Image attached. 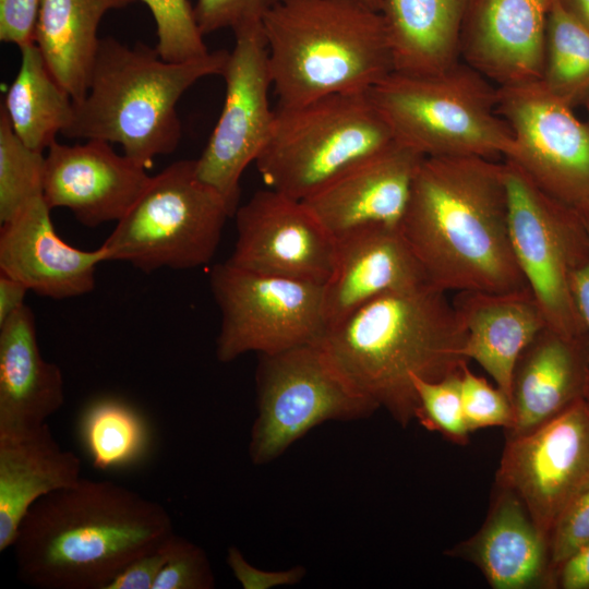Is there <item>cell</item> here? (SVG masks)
<instances>
[{
	"label": "cell",
	"instance_id": "1",
	"mask_svg": "<svg viewBox=\"0 0 589 589\" xmlns=\"http://www.w3.org/2000/svg\"><path fill=\"white\" fill-rule=\"evenodd\" d=\"M399 230L429 284L442 291L528 287L510 242L504 163L424 157Z\"/></svg>",
	"mask_w": 589,
	"mask_h": 589
},
{
	"label": "cell",
	"instance_id": "2",
	"mask_svg": "<svg viewBox=\"0 0 589 589\" xmlns=\"http://www.w3.org/2000/svg\"><path fill=\"white\" fill-rule=\"evenodd\" d=\"M175 534L159 503L108 480L81 478L38 500L14 543L19 577L43 589H106Z\"/></svg>",
	"mask_w": 589,
	"mask_h": 589
},
{
	"label": "cell",
	"instance_id": "3",
	"mask_svg": "<svg viewBox=\"0 0 589 589\" xmlns=\"http://www.w3.org/2000/svg\"><path fill=\"white\" fill-rule=\"evenodd\" d=\"M466 338L447 292L425 284L364 303L320 345L353 392L407 426L419 406L412 375L434 382L460 372Z\"/></svg>",
	"mask_w": 589,
	"mask_h": 589
},
{
	"label": "cell",
	"instance_id": "4",
	"mask_svg": "<svg viewBox=\"0 0 589 589\" xmlns=\"http://www.w3.org/2000/svg\"><path fill=\"white\" fill-rule=\"evenodd\" d=\"M229 52L171 62L156 47L100 39L84 98L62 135L121 145L123 154L144 168L171 154L181 139L177 104L197 81L221 75Z\"/></svg>",
	"mask_w": 589,
	"mask_h": 589
},
{
	"label": "cell",
	"instance_id": "5",
	"mask_svg": "<svg viewBox=\"0 0 589 589\" xmlns=\"http://www.w3.org/2000/svg\"><path fill=\"white\" fill-rule=\"evenodd\" d=\"M262 24L277 107L368 93L393 72L383 16L363 0H279Z\"/></svg>",
	"mask_w": 589,
	"mask_h": 589
},
{
	"label": "cell",
	"instance_id": "6",
	"mask_svg": "<svg viewBox=\"0 0 589 589\" xmlns=\"http://www.w3.org/2000/svg\"><path fill=\"white\" fill-rule=\"evenodd\" d=\"M369 95L394 141L424 157L505 158L513 148L496 110L497 86L461 60L435 74L392 72Z\"/></svg>",
	"mask_w": 589,
	"mask_h": 589
},
{
	"label": "cell",
	"instance_id": "7",
	"mask_svg": "<svg viewBox=\"0 0 589 589\" xmlns=\"http://www.w3.org/2000/svg\"><path fill=\"white\" fill-rule=\"evenodd\" d=\"M394 141L368 93H339L277 107L255 160L265 184L303 201Z\"/></svg>",
	"mask_w": 589,
	"mask_h": 589
},
{
	"label": "cell",
	"instance_id": "8",
	"mask_svg": "<svg viewBox=\"0 0 589 589\" xmlns=\"http://www.w3.org/2000/svg\"><path fill=\"white\" fill-rule=\"evenodd\" d=\"M230 216L224 197L199 177L195 159L178 160L151 178L101 247L108 261L143 273L192 269L213 259Z\"/></svg>",
	"mask_w": 589,
	"mask_h": 589
},
{
	"label": "cell",
	"instance_id": "9",
	"mask_svg": "<svg viewBox=\"0 0 589 589\" xmlns=\"http://www.w3.org/2000/svg\"><path fill=\"white\" fill-rule=\"evenodd\" d=\"M512 248L546 324L570 338L589 339L572 288L589 257L586 220L542 192L504 160Z\"/></svg>",
	"mask_w": 589,
	"mask_h": 589
},
{
	"label": "cell",
	"instance_id": "10",
	"mask_svg": "<svg viewBox=\"0 0 589 589\" xmlns=\"http://www.w3.org/2000/svg\"><path fill=\"white\" fill-rule=\"evenodd\" d=\"M255 381L249 457L257 466L278 458L318 424L365 419L377 410L342 380L320 342L260 354Z\"/></svg>",
	"mask_w": 589,
	"mask_h": 589
},
{
	"label": "cell",
	"instance_id": "11",
	"mask_svg": "<svg viewBox=\"0 0 589 589\" xmlns=\"http://www.w3.org/2000/svg\"><path fill=\"white\" fill-rule=\"evenodd\" d=\"M209 287L220 311L216 358L223 363L247 352L272 354L318 344L327 324L323 285L217 264Z\"/></svg>",
	"mask_w": 589,
	"mask_h": 589
},
{
	"label": "cell",
	"instance_id": "12",
	"mask_svg": "<svg viewBox=\"0 0 589 589\" xmlns=\"http://www.w3.org/2000/svg\"><path fill=\"white\" fill-rule=\"evenodd\" d=\"M498 115L514 145L505 157L542 192L589 217V124L541 81L497 87Z\"/></svg>",
	"mask_w": 589,
	"mask_h": 589
},
{
	"label": "cell",
	"instance_id": "13",
	"mask_svg": "<svg viewBox=\"0 0 589 589\" xmlns=\"http://www.w3.org/2000/svg\"><path fill=\"white\" fill-rule=\"evenodd\" d=\"M233 34L236 44L221 73L226 82L224 106L195 165L199 177L224 197L235 215L240 179L266 143L274 110L268 100L272 77L262 22Z\"/></svg>",
	"mask_w": 589,
	"mask_h": 589
},
{
	"label": "cell",
	"instance_id": "14",
	"mask_svg": "<svg viewBox=\"0 0 589 589\" xmlns=\"http://www.w3.org/2000/svg\"><path fill=\"white\" fill-rule=\"evenodd\" d=\"M495 484L521 501L549 539L563 514L589 490V400L507 437Z\"/></svg>",
	"mask_w": 589,
	"mask_h": 589
},
{
	"label": "cell",
	"instance_id": "15",
	"mask_svg": "<svg viewBox=\"0 0 589 589\" xmlns=\"http://www.w3.org/2000/svg\"><path fill=\"white\" fill-rule=\"evenodd\" d=\"M233 216L237 240L228 263L259 274L325 284L336 239L302 201L267 188L238 206Z\"/></svg>",
	"mask_w": 589,
	"mask_h": 589
},
{
	"label": "cell",
	"instance_id": "16",
	"mask_svg": "<svg viewBox=\"0 0 589 589\" xmlns=\"http://www.w3.org/2000/svg\"><path fill=\"white\" fill-rule=\"evenodd\" d=\"M146 170L105 141H55L46 155L44 199L51 209L68 208L86 227L119 221L148 185Z\"/></svg>",
	"mask_w": 589,
	"mask_h": 589
},
{
	"label": "cell",
	"instance_id": "17",
	"mask_svg": "<svg viewBox=\"0 0 589 589\" xmlns=\"http://www.w3.org/2000/svg\"><path fill=\"white\" fill-rule=\"evenodd\" d=\"M554 0H468L460 60L497 87L541 81Z\"/></svg>",
	"mask_w": 589,
	"mask_h": 589
},
{
	"label": "cell",
	"instance_id": "18",
	"mask_svg": "<svg viewBox=\"0 0 589 589\" xmlns=\"http://www.w3.org/2000/svg\"><path fill=\"white\" fill-rule=\"evenodd\" d=\"M423 158L393 141L302 202L335 238L369 226L399 228Z\"/></svg>",
	"mask_w": 589,
	"mask_h": 589
},
{
	"label": "cell",
	"instance_id": "19",
	"mask_svg": "<svg viewBox=\"0 0 589 589\" xmlns=\"http://www.w3.org/2000/svg\"><path fill=\"white\" fill-rule=\"evenodd\" d=\"M44 195L1 224L0 273L29 290L56 300L91 292L97 266L108 261L105 249L81 250L63 241L53 228Z\"/></svg>",
	"mask_w": 589,
	"mask_h": 589
},
{
	"label": "cell",
	"instance_id": "20",
	"mask_svg": "<svg viewBox=\"0 0 589 589\" xmlns=\"http://www.w3.org/2000/svg\"><path fill=\"white\" fill-rule=\"evenodd\" d=\"M335 239L332 272L323 285L327 328L386 292L429 284L399 228L369 226Z\"/></svg>",
	"mask_w": 589,
	"mask_h": 589
},
{
	"label": "cell",
	"instance_id": "21",
	"mask_svg": "<svg viewBox=\"0 0 589 589\" xmlns=\"http://www.w3.org/2000/svg\"><path fill=\"white\" fill-rule=\"evenodd\" d=\"M450 555L473 563L494 589L556 588L549 539L521 501L497 485L480 530Z\"/></svg>",
	"mask_w": 589,
	"mask_h": 589
},
{
	"label": "cell",
	"instance_id": "22",
	"mask_svg": "<svg viewBox=\"0 0 589 589\" xmlns=\"http://www.w3.org/2000/svg\"><path fill=\"white\" fill-rule=\"evenodd\" d=\"M581 399L589 400V339L570 338L546 325L516 362L514 422L506 438L532 431Z\"/></svg>",
	"mask_w": 589,
	"mask_h": 589
},
{
	"label": "cell",
	"instance_id": "23",
	"mask_svg": "<svg viewBox=\"0 0 589 589\" xmlns=\"http://www.w3.org/2000/svg\"><path fill=\"white\" fill-rule=\"evenodd\" d=\"M466 328L464 353L510 399L516 362L548 325L529 287L508 292L461 291L452 299Z\"/></svg>",
	"mask_w": 589,
	"mask_h": 589
},
{
	"label": "cell",
	"instance_id": "24",
	"mask_svg": "<svg viewBox=\"0 0 589 589\" xmlns=\"http://www.w3.org/2000/svg\"><path fill=\"white\" fill-rule=\"evenodd\" d=\"M80 479L81 459L58 444L47 423L0 432V552L12 548L38 500Z\"/></svg>",
	"mask_w": 589,
	"mask_h": 589
},
{
	"label": "cell",
	"instance_id": "25",
	"mask_svg": "<svg viewBox=\"0 0 589 589\" xmlns=\"http://www.w3.org/2000/svg\"><path fill=\"white\" fill-rule=\"evenodd\" d=\"M63 404L62 372L43 358L35 315L24 304L0 324V432L45 424Z\"/></svg>",
	"mask_w": 589,
	"mask_h": 589
},
{
	"label": "cell",
	"instance_id": "26",
	"mask_svg": "<svg viewBox=\"0 0 589 589\" xmlns=\"http://www.w3.org/2000/svg\"><path fill=\"white\" fill-rule=\"evenodd\" d=\"M468 0H383L393 72L428 75L460 61V31Z\"/></svg>",
	"mask_w": 589,
	"mask_h": 589
},
{
	"label": "cell",
	"instance_id": "27",
	"mask_svg": "<svg viewBox=\"0 0 589 589\" xmlns=\"http://www.w3.org/2000/svg\"><path fill=\"white\" fill-rule=\"evenodd\" d=\"M134 0H40L36 46L74 103L87 91L101 38L97 32L106 13Z\"/></svg>",
	"mask_w": 589,
	"mask_h": 589
},
{
	"label": "cell",
	"instance_id": "28",
	"mask_svg": "<svg viewBox=\"0 0 589 589\" xmlns=\"http://www.w3.org/2000/svg\"><path fill=\"white\" fill-rule=\"evenodd\" d=\"M20 50V69L1 107L21 141L44 152L69 127L74 101L48 69L36 44Z\"/></svg>",
	"mask_w": 589,
	"mask_h": 589
},
{
	"label": "cell",
	"instance_id": "29",
	"mask_svg": "<svg viewBox=\"0 0 589 589\" xmlns=\"http://www.w3.org/2000/svg\"><path fill=\"white\" fill-rule=\"evenodd\" d=\"M77 435L92 466L108 472L141 465L153 445L146 418L131 404L112 396L85 405L77 419Z\"/></svg>",
	"mask_w": 589,
	"mask_h": 589
},
{
	"label": "cell",
	"instance_id": "30",
	"mask_svg": "<svg viewBox=\"0 0 589 589\" xmlns=\"http://www.w3.org/2000/svg\"><path fill=\"white\" fill-rule=\"evenodd\" d=\"M541 82L570 107L589 99V31L553 1L545 34Z\"/></svg>",
	"mask_w": 589,
	"mask_h": 589
},
{
	"label": "cell",
	"instance_id": "31",
	"mask_svg": "<svg viewBox=\"0 0 589 589\" xmlns=\"http://www.w3.org/2000/svg\"><path fill=\"white\" fill-rule=\"evenodd\" d=\"M46 156L24 144L0 108V221L44 195Z\"/></svg>",
	"mask_w": 589,
	"mask_h": 589
},
{
	"label": "cell",
	"instance_id": "32",
	"mask_svg": "<svg viewBox=\"0 0 589 589\" xmlns=\"http://www.w3.org/2000/svg\"><path fill=\"white\" fill-rule=\"evenodd\" d=\"M461 371L434 382L416 375L411 380L419 402L416 420L426 430L464 445L468 443L470 432L462 410Z\"/></svg>",
	"mask_w": 589,
	"mask_h": 589
},
{
	"label": "cell",
	"instance_id": "33",
	"mask_svg": "<svg viewBox=\"0 0 589 589\" xmlns=\"http://www.w3.org/2000/svg\"><path fill=\"white\" fill-rule=\"evenodd\" d=\"M142 1L148 7L156 23V49L163 59L183 62L209 52L197 25L194 7L189 0Z\"/></svg>",
	"mask_w": 589,
	"mask_h": 589
},
{
	"label": "cell",
	"instance_id": "34",
	"mask_svg": "<svg viewBox=\"0 0 589 589\" xmlns=\"http://www.w3.org/2000/svg\"><path fill=\"white\" fill-rule=\"evenodd\" d=\"M464 417L469 432L490 426L512 428L514 410L512 400L484 377L476 375L467 365L460 376Z\"/></svg>",
	"mask_w": 589,
	"mask_h": 589
},
{
	"label": "cell",
	"instance_id": "35",
	"mask_svg": "<svg viewBox=\"0 0 589 589\" xmlns=\"http://www.w3.org/2000/svg\"><path fill=\"white\" fill-rule=\"evenodd\" d=\"M215 577L206 552L177 536L169 540V556L153 589H212Z\"/></svg>",
	"mask_w": 589,
	"mask_h": 589
},
{
	"label": "cell",
	"instance_id": "36",
	"mask_svg": "<svg viewBox=\"0 0 589 589\" xmlns=\"http://www.w3.org/2000/svg\"><path fill=\"white\" fill-rule=\"evenodd\" d=\"M279 0H196L194 14L197 25L207 35L219 29H237L262 22Z\"/></svg>",
	"mask_w": 589,
	"mask_h": 589
},
{
	"label": "cell",
	"instance_id": "37",
	"mask_svg": "<svg viewBox=\"0 0 589 589\" xmlns=\"http://www.w3.org/2000/svg\"><path fill=\"white\" fill-rule=\"evenodd\" d=\"M587 542H589V490L563 514L550 534V560L555 580L560 566Z\"/></svg>",
	"mask_w": 589,
	"mask_h": 589
},
{
	"label": "cell",
	"instance_id": "38",
	"mask_svg": "<svg viewBox=\"0 0 589 589\" xmlns=\"http://www.w3.org/2000/svg\"><path fill=\"white\" fill-rule=\"evenodd\" d=\"M40 0H0V40L20 49L36 43Z\"/></svg>",
	"mask_w": 589,
	"mask_h": 589
},
{
	"label": "cell",
	"instance_id": "39",
	"mask_svg": "<svg viewBox=\"0 0 589 589\" xmlns=\"http://www.w3.org/2000/svg\"><path fill=\"white\" fill-rule=\"evenodd\" d=\"M227 563L235 578L244 589H269L277 586L299 584L305 576L303 566H296L287 570L266 572L251 565L236 546L227 552Z\"/></svg>",
	"mask_w": 589,
	"mask_h": 589
},
{
	"label": "cell",
	"instance_id": "40",
	"mask_svg": "<svg viewBox=\"0 0 589 589\" xmlns=\"http://www.w3.org/2000/svg\"><path fill=\"white\" fill-rule=\"evenodd\" d=\"M169 540L131 562L106 589H153L169 556Z\"/></svg>",
	"mask_w": 589,
	"mask_h": 589
},
{
	"label": "cell",
	"instance_id": "41",
	"mask_svg": "<svg viewBox=\"0 0 589 589\" xmlns=\"http://www.w3.org/2000/svg\"><path fill=\"white\" fill-rule=\"evenodd\" d=\"M556 588L589 589V542L560 566L556 573Z\"/></svg>",
	"mask_w": 589,
	"mask_h": 589
},
{
	"label": "cell",
	"instance_id": "42",
	"mask_svg": "<svg viewBox=\"0 0 589 589\" xmlns=\"http://www.w3.org/2000/svg\"><path fill=\"white\" fill-rule=\"evenodd\" d=\"M27 291L29 289L22 281L0 273V324L25 304Z\"/></svg>",
	"mask_w": 589,
	"mask_h": 589
},
{
	"label": "cell",
	"instance_id": "43",
	"mask_svg": "<svg viewBox=\"0 0 589 589\" xmlns=\"http://www.w3.org/2000/svg\"><path fill=\"white\" fill-rule=\"evenodd\" d=\"M586 220L589 232V217ZM572 288L579 314L585 324L589 338V257L587 262L574 274Z\"/></svg>",
	"mask_w": 589,
	"mask_h": 589
},
{
	"label": "cell",
	"instance_id": "44",
	"mask_svg": "<svg viewBox=\"0 0 589 589\" xmlns=\"http://www.w3.org/2000/svg\"><path fill=\"white\" fill-rule=\"evenodd\" d=\"M564 11L589 31V0H557Z\"/></svg>",
	"mask_w": 589,
	"mask_h": 589
},
{
	"label": "cell",
	"instance_id": "45",
	"mask_svg": "<svg viewBox=\"0 0 589 589\" xmlns=\"http://www.w3.org/2000/svg\"><path fill=\"white\" fill-rule=\"evenodd\" d=\"M369 7H371L372 9L376 10V11H380L382 10V7H383V0H363Z\"/></svg>",
	"mask_w": 589,
	"mask_h": 589
},
{
	"label": "cell",
	"instance_id": "46",
	"mask_svg": "<svg viewBox=\"0 0 589 589\" xmlns=\"http://www.w3.org/2000/svg\"><path fill=\"white\" fill-rule=\"evenodd\" d=\"M585 106L587 108V113H588V120H587V123L589 124V99L585 103Z\"/></svg>",
	"mask_w": 589,
	"mask_h": 589
}]
</instances>
